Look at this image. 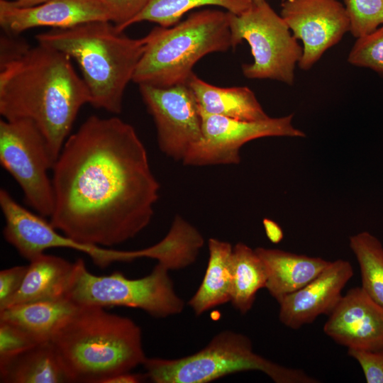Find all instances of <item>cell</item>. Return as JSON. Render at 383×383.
<instances>
[{
    "label": "cell",
    "instance_id": "cell-17",
    "mask_svg": "<svg viewBox=\"0 0 383 383\" xmlns=\"http://www.w3.org/2000/svg\"><path fill=\"white\" fill-rule=\"evenodd\" d=\"M255 250L265 267V289L277 301L306 285L330 262L321 257L279 249L259 247Z\"/></svg>",
    "mask_w": 383,
    "mask_h": 383
},
{
    "label": "cell",
    "instance_id": "cell-18",
    "mask_svg": "<svg viewBox=\"0 0 383 383\" xmlns=\"http://www.w3.org/2000/svg\"><path fill=\"white\" fill-rule=\"evenodd\" d=\"M74 271L75 262L42 254L30 261L21 288L3 309L24 303L67 298Z\"/></svg>",
    "mask_w": 383,
    "mask_h": 383
},
{
    "label": "cell",
    "instance_id": "cell-15",
    "mask_svg": "<svg viewBox=\"0 0 383 383\" xmlns=\"http://www.w3.org/2000/svg\"><path fill=\"white\" fill-rule=\"evenodd\" d=\"M353 273L348 260L330 261L309 283L277 301L279 321L296 330L313 323L321 315L328 316L339 303L342 291Z\"/></svg>",
    "mask_w": 383,
    "mask_h": 383
},
{
    "label": "cell",
    "instance_id": "cell-12",
    "mask_svg": "<svg viewBox=\"0 0 383 383\" xmlns=\"http://www.w3.org/2000/svg\"><path fill=\"white\" fill-rule=\"evenodd\" d=\"M138 87L153 118L160 150L169 157L183 162L202 137L201 117L194 94L187 84Z\"/></svg>",
    "mask_w": 383,
    "mask_h": 383
},
{
    "label": "cell",
    "instance_id": "cell-21",
    "mask_svg": "<svg viewBox=\"0 0 383 383\" xmlns=\"http://www.w3.org/2000/svg\"><path fill=\"white\" fill-rule=\"evenodd\" d=\"M79 306L67 298L24 303L0 311V321L13 324L43 343L50 340Z\"/></svg>",
    "mask_w": 383,
    "mask_h": 383
},
{
    "label": "cell",
    "instance_id": "cell-6",
    "mask_svg": "<svg viewBox=\"0 0 383 383\" xmlns=\"http://www.w3.org/2000/svg\"><path fill=\"white\" fill-rule=\"evenodd\" d=\"M145 377L155 383H207L235 372L256 370L276 383H317L299 369L274 362L253 350L251 340L230 330L216 334L199 351L177 359L146 357Z\"/></svg>",
    "mask_w": 383,
    "mask_h": 383
},
{
    "label": "cell",
    "instance_id": "cell-5",
    "mask_svg": "<svg viewBox=\"0 0 383 383\" xmlns=\"http://www.w3.org/2000/svg\"><path fill=\"white\" fill-rule=\"evenodd\" d=\"M134 72L132 82L157 87L187 84L204 56L232 48L229 12L204 9L173 26H157Z\"/></svg>",
    "mask_w": 383,
    "mask_h": 383
},
{
    "label": "cell",
    "instance_id": "cell-16",
    "mask_svg": "<svg viewBox=\"0 0 383 383\" xmlns=\"http://www.w3.org/2000/svg\"><path fill=\"white\" fill-rule=\"evenodd\" d=\"M98 21H110L101 0H48L26 8L0 0V26L9 34L20 35L38 27L67 28Z\"/></svg>",
    "mask_w": 383,
    "mask_h": 383
},
{
    "label": "cell",
    "instance_id": "cell-22",
    "mask_svg": "<svg viewBox=\"0 0 383 383\" xmlns=\"http://www.w3.org/2000/svg\"><path fill=\"white\" fill-rule=\"evenodd\" d=\"M208 246L209 257L204 279L188 301L197 316L231 299L233 247L228 242L213 238L209 239Z\"/></svg>",
    "mask_w": 383,
    "mask_h": 383
},
{
    "label": "cell",
    "instance_id": "cell-30",
    "mask_svg": "<svg viewBox=\"0 0 383 383\" xmlns=\"http://www.w3.org/2000/svg\"><path fill=\"white\" fill-rule=\"evenodd\" d=\"M348 354L360 364L367 383H383V350L348 349Z\"/></svg>",
    "mask_w": 383,
    "mask_h": 383
},
{
    "label": "cell",
    "instance_id": "cell-1",
    "mask_svg": "<svg viewBox=\"0 0 383 383\" xmlns=\"http://www.w3.org/2000/svg\"><path fill=\"white\" fill-rule=\"evenodd\" d=\"M51 224L82 243L111 247L150 223L160 184L131 124L88 117L67 138L52 169Z\"/></svg>",
    "mask_w": 383,
    "mask_h": 383
},
{
    "label": "cell",
    "instance_id": "cell-33",
    "mask_svg": "<svg viewBox=\"0 0 383 383\" xmlns=\"http://www.w3.org/2000/svg\"><path fill=\"white\" fill-rule=\"evenodd\" d=\"M262 224L266 235L270 242L277 244L282 241L284 238V233L278 223L270 218H265Z\"/></svg>",
    "mask_w": 383,
    "mask_h": 383
},
{
    "label": "cell",
    "instance_id": "cell-24",
    "mask_svg": "<svg viewBox=\"0 0 383 383\" xmlns=\"http://www.w3.org/2000/svg\"><path fill=\"white\" fill-rule=\"evenodd\" d=\"M252 4L250 0H150L143 11L128 23L127 28L143 21L169 28L178 23L190 10L205 6L221 7L238 15L248 10Z\"/></svg>",
    "mask_w": 383,
    "mask_h": 383
},
{
    "label": "cell",
    "instance_id": "cell-8",
    "mask_svg": "<svg viewBox=\"0 0 383 383\" xmlns=\"http://www.w3.org/2000/svg\"><path fill=\"white\" fill-rule=\"evenodd\" d=\"M232 48L246 41L253 62L243 64L248 79H273L292 85L294 70L301 57L300 46L288 26L266 0L252 2L240 14L229 12Z\"/></svg>",
    "mask_w": 383,
    "mask_h": 383
},
{
    "label": "cell",
    "instance_id": "cell-14",
    "mask_svg": "<svg viewBox=\"0 0 383 383\" xmlns=\"http://www.w3.org/2000/svg\"><path fill=\"white\" fill-rule=\"evenodd\" d=\"M323 332L348 349L383 350V306L361 287L351 288L328 315Z\"/></svg>",
    "mask_w": 383,
    "mask_h": 383
},
{
    "label": "cell",
    "instance_id": "cell-34",
    "mask_svg": "<svg viewBox=\"0 0 383 383\" xmlns=\"http://www.w3.org/2000/svg\"><path fill=\"white\" fill-rule=\"evenodd\" d=\"M144 379L140 374H133L131 372H123L108 379L105 383H138Z\"/></svg>",
    "mask_w": 383,
    "mask_h": 383
},
{
    "label": "cell",
    "instance_id": "cell-36",
    "mask_svg": "<svg viewBox=\"0 0 383 383\" xmlns=\"http://www.w3.org/2000/svg\"><path fill=\"white\" fill-rule=\"evenodd\" d=\"M252 2H255V1H260V0H250Z\"/></svg>",
    "mask_w": 383,
    "mask_h": 383
},
{
    "label": "cell",
    "instance_id": "cell-11",
    "mask_svg": "<svg viewBox=\"0 0 383 383\" xmlns=\"http://www.w3.org/2000/svg\"><path fill=\"white\" fill-rule=\"evenodd\" d=\"M202 137L182 163L189 166L237 165L240 149L246 143L264 137L305 138L292 123L294 114L247 121L200 111Z\"/></svg>",
    "mask_w": 383,
    "mask_h": 383
},
{
    "label": "cell",
    "instance_id": "cell-32",
    "mask_svg": "<svg viewBox=\"0 0 383 383\" xmlns=\"http://www.w3.org/2000/svg\"><path fill=\"white\" fill-rule=\"evenodd\" d=\"M4 32L0 40V67L18 59L30 48L26 41Z\"/></svg>",
    "mask_w": 383,
    "mask_h": 383
},
{
    "label": "cell",
    "instance_id": "cell-35",
    "mask_svg": "<svg viewBox=\"0 0 383 383\" xmlns=\"http://www.w3.org/2000/svg\"><path fill=\"white\" fill-rule=\"evenodd\" d=\"M18 7H32L41 4L48 0H10Z\"/></svg>",
    "mask_w": 383,
    "mask_h": 383
},
{
    "label": "cell",
    "instance_id": "cell-9",
    "mask_svg": "<svg viewBox=\"0 0 383 383\" xmlns=\"http://www.w3.org/2000/svg\"><path fill=\"white\" fill-rule=\"evenodd\" d=\"M0 164L18 183L26 203L43 217H50L55 204L53 167L46 140L28 119L0 121Z\"/></svg>",
    "mask_w": 383,
    "mask_h": 383
},
{
    "label": "cell",
    "instance_id": "cell-31",
    "mask_svg": "<svg viewBox=\"0 0 383 383\" xmlns=\"http://www.w3.org/2000/svg\"><path fill=\"white\" fill-rule=\"evenodd\" d=\"M28 265H18L0 271V311L21 288Z\"/></svg>",
    "mask_w": 383,
    "mask_h": 383
},
{
    "label": "cell",
    "instance_id": "cell-20",
    "mask_svg": "<svg viewBox=\"0 0 383 383\" xmlns=\"http://www.w3.org/2000/svg\"><path fill=\"white\" fill-rule=\"evenodd\" d=\"M0 382L62 383L70 379L52 343L46 341L0 361Z\"/></svg>",
    "mask_w": 383,
    "mask_h": 383
},
{
    "label": "cell",
    "instance_id": "cell-29",
    "mask_svg": "<svg viewBox=\"0 0 383 383\" xmlns=\"http://www.w3.org/2000/svg\"><path fill=\"white\" fill-rule=\"evenodd\" d=\"M150 0H101L110 21L123 31L128 23L146 6Z\"/></svg>",
    "mask_w": 383,
    "mask_h": 383
},
{
    "label": "cell",
    "instance_id": "cell-27",
    "mask_svg": "<svg viewBox=\"0 0 383 383\" xmlns=\"http://www.w3.org/2000/svg\"><path fill=\"white\" fill-rule=\"evenodd\" d=\"M348 62L353 66L370 69L383 78V24L357 38Z\"/></svg>",
    "mask_w": 383,
    "mask_h": 383
},
{
    "label": "cell",
    "instance_id": "cell-4",
    "mask_svg": "<svg viewBox=\"0 0 383 383\" xmlns=\"http://www.w3.org/2000/svg\"><path fill=\"white\" fill-rule=\"evenodd\" d=\"M38 43L64 52L79 65L90 104L113 114L122 111L126 88L150 40L131 38L109 21H98L38 34Z\"/></svg>",
    "mask_w": 383,
    "mask_h": 383
},
{
    "label": "cell",
    "instance_id": "cell-13",
    "mask_svg": "<svg viewBox=\"0 0 383 383\" xmlns=\"http://www.w3.org/2000/svg\"><path fill=\"white\" fill-rule=\"evenodd\" d=\"M280 16L294 37L302 42L298 66L304 71L350 32L345 6L338 0H284Z\"/></svg>",
    "mask_w": 383,
    "mask_h": 383
},
{
    "label": "cell",
    "instance_id": "cell-10",
    "mask_svg": "<svg viewBox=\"0 0 383 383\" xmlns=\"http://www.w3.org/2000/svg\"><path fill=\"white\" fill-rule=\"evenodd\" d=\"M0 206L5 219L3 235L29 262L50 248H69L87 255L98 267L104 268L115 262L140 258L139 250L121 251L87 245L60 234L43 216L35 214L18 204L5 189H0Z\"/></svg>",
    "mask_w": 383,
    "mask_h": 383
},
{
    "label": "cell",
    "instance_id": "cell-26",
    "mask_svg": "<svg viewBox=\"0 0 383 383\" xmlns=\"http://www.w3.org/2000/svg\"><path fill=\"white\" fill-rule=\"evenodd\" d=\"M350 20V33L356 38L383 24V0H343Z\"/></svg>",
    "mask_w": 383,
    "mask_h": 383
},
{
    "label": "cell",
    "instance_id": "cell-7",
    "mask_svg": "<svg viewBox=\"0 0 383 383\" xmlns=\"http://www.w3.org/2000/svg\"><path fill=\"white\" fill-rule=\"evenodd\" d=\"M170 270L157 262L148 275L138 279L127 278L118 271L97 276L79 258L67 298L79 306L140 309L155 318L177 315L184 302L174 289Z\"/></svg>",
    "mask_w": 383,
    "mask_h": 383
},
{
    "label": "cell",
    "instance_id": "cell-23",
    "mask_svg": "<svg viewBox=\"0 0 383 383\" xmlns=\"http://www.w3.org/2000/svg\"><path fill=\"white\" fill-rule=\"evenodd\" d=\"M231 274L230 302L240 313L245 314L252 309L257 292L266 287L265 267L255 249L238 243L233 247Z\"/></svg>",
    "mask_w": 383,
    "mask_h": 383
},
{
    "label": "cell",
    "instance_id": "cell-28",
    "mask_svg": "<svg viewBox=\"0 0 383 383\" xmlns=\"http://www.w3.org/2000/svg\"><path fill=\"white\" fill-rule=\"evenodd\" d=\"M41 343L23 329L0 321V361L11 358Z\"/></svg>",
    "mask_w": 383,
    "mask_h": 383
},
{
    "label": "cell",
    "instance_id": "cell-25",
    "mask_svg": "<svg viewBox=\"0 0 383 383\" xmlns=\"http://www.w3.org/2000/svg\"><path fill=\"white\" fill-rule=\"evenodd\" d=\"M350 248L360 266L361 287L383 306V245L374 235L360 232L349 238Z\"/></svg>",
    "mask_w": 383,
    "mask_h": 383
},
{
    "label": "cell",
    "instance_id": "cell-3",
    "mask_svg": "<svg viewBox=\"0 0 383 383\" xmlns=\"http://www.w3.org/2000/svg\"><path fill=\"white\" fill-rule=\"evenodd\" d=\"M50 341L70 382L105 383L146 359L140 328L99 306H79Z\"/></svg>",
    "mask_w": 383,
    "mask_h": 383
},
{
    "label": "cell",
    "instance_id": "cell-2",
    "mask_svg": "<svg viewBox=\"0 0 383 383\" xmlns=\"http://www.w3.org/2000/svg\"><path fill=\"white\" fill-rule=\"evenodd\" d=\"M70 56L38 43L0 67V113L28 119L45 137L55 165L82 107L91 101ZM54 166V165H53Z\"/></svg>",
    "mask_w": 383,
    "mask_h": 383
},
{
    "label": "cell",
    "instance_id": "cell-19",
    "mask_svg": "<svg viewBox=\"0 0 383 383\" xmlns=\"http://www.w3.org/2000/svg\"><path fill=\"white\" fill-rule=\"evenodd\" d=\"M187 84L194 94L200 111L247 121L270 117L248 87H217L206 82L194 73Z\"/></svg>",
    "mask_w": 383,
    "mask_h": 383
}]
</instances>
